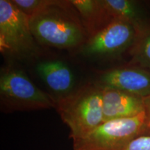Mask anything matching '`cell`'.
I'll return each instance as SVG.
<instances>
[{"label":"cell","mask_w":150,"mask_h":150,"mask_svg":"<svg viewBox=\"0 0 150 150\" xmlns=\"http://www.w3.org/2000/svg\"><path fill=\"white\" fill-rule=\"evenodd\" d=\"M71 5L69 1H54L29 17L31 33L38 42L67 50L83 45L88 33Z\"/></svg>","instance_id":"6da1fadb"},{"label":"cell","mask_w":150,"mask_h":150,"mask_svg":"<svg viewBox=\"0 0 150 150\" xmlns=\"http://www.w3.org/2000/svg\"><path fill=\"white\" fill-rule=\"evenodd\" d=\"M56 108L70 129V138H83L104 122L102 90L87 84L56 100Z\"/></svg>","instance_id":"7a4b0ae2"},{"label":"cell","mask_w":150,"mask_h":150,"mask_svg":"<svg viewBox=\"0 0 150 150\" xmlns=\"http://www.w3.org/2000/svg\"><path fill=\"white\" fill-rule=\"evenodd\" d=\"M1 104L11 110H32L56 108V101L31 81L20 69L8 66L0 74Z\"/></svg>","instance_id":"3957f363"},{"label":"cell","mask_w":150,"mask_h":150,"mask_svg":"<svg viewBox=\"0 0 150 150\" xmlns=\"http://www.w3.org/2000/svg\"><path fill=\"white\" fill-rule=\"evenodd\" d=\"M146 135L145 111L133 117L104 122L83 138L73 140V150H124Z\"/></svg>","instance_id":"277c9868"},{"label":"cell","mask_w":150,"mask_h":150,"mask_svg":"<svg viewBox=\"0 0 150 150\" xmlns=\"http://www.w3.org/2000/svg\"><path fill=\"white\" fill-rule=\"evenodd\" d=\"M29 17L12 1L0 0V51L12 56H31L36 52Z\"/></svg>","instance_id":"5b68a950"},{"label":"cell","mask_w":150,"mask_h":150,"mask_svg":"<svg viewBox=\"0 0 150 150\" xmlns=\"http://www.w3.org/2000/svg\"><path fill=\"white\" fill-rule=\"evenodd\" d=\"M137 35L138 31L132 24L122 19H114L87 39L82 46V52L93 56L118 55L130 50Z\"/></svg>","instance_id":"8992f818"},{"label":"cell","mask_w":150,"mask_h":150,"mask_svg":"<svg viewBox=\"0 0 150 150\" xmlns=\"http://www.w3.org/2000/svg\"><path fill=\"white\" fill-rule=\"evenodd\" d=\"M96 85L145 98L150 95V70L134 65L112 68L99 75Z\"/></svg>","instance_id":"52a82bcc"},{"label":"cell","mask_w":150,"mask_h":150,"mask_svg":"<svg viewBox=\"0 0 150 150\" xmlns=\"http://www.w3.org/2000/svg\"><path fill=\"white\" fill-rule=\"evenodd\" d=\"M101 88L104 122L133 117L145 111L142 97L109 88Z\"/></svg>","instance_id":"ba28073f"},{"label":"cell","mask_w":150,"mask_h":150,"mask_svg":"<svg viewBox=\"0 0 150 150\" xmlns=\"http://www.w3.org/2000/svg\"><path fill=\"white\" fill-rule=\"evenodd\" d=\"M36 72L49 89L57 96V99L73 92L74 79L70 68L63 61L54 60L40 62Z\"/></svg>","instance_id":"9c48e42d"},{"label":"cell","mask_w":150,"mask_h":150,"mask_svg":"<svg viewBox=\"0 0 150 150\" xmlns=\"http://www.w3.org/2000/svg\"><path fill=\"white\" fill-rule=\"evenodd\" d=\"M76 11L89 38L111 22L102 3V0L69 1Z\"/></svg>","instance_id":"30bf717a"},{"label":"cell","mask_w":150,"mask_h":150,"mask_svg":"<svg viewBox=\"0 0 150 150\" xmlns=\"http://www.w3.org/2000/svg\"><path fill=\"white\" fill-rule=\"evenodd\" d=\"M102 3L111 20L122 19L128 21L136 28L138 32L147 25L143 14L135 1L131 0H102Z\"/></svg>","instance_id":"8fae6325"},{"label":"cell","mask_w":150,"mask_h":150,"mask_svg":"<svg viewBox=\"0 0 150 150\" xmlns=\"http://www.w3.org/2000/svg\"><path fill=\"white\" fill-rule=\"evenodd\" d=\"M133 65L150 70V26L138 32L134 45L129 50Z\"/></svg>","instance_id":"7c38bea8"},{"label":"cell","mask_w":150,"mask_h":150,"mask_svg":"<svg viewBox=\"0 0 150 150\" xmlns=\"http://www.w3.org/2000/svg\"><path fill=\"white\" fill-rule=\"evenodd\" d=\"M20 11L29 17L52 4L54 0H11Z\"/></svg>","instance_id":"4fadbf2b"},{"label":"cell","mask_w":150,"mask_h":150,"mask_svg":"<svg viewBox=\"0 0 150 150\" xmlns=\"http://www.w3.org/2000/svg\"><path fill=\"white\" fill-rule=\"evenodd\" d=\"M124 150H150V136H140L130 142Z\"/></svg>","instance_id":"5bb4252c"},{"label":"cell","mask_w":150,"mask_h":150,"mask_svg":"<svg viewBox=\"0 0 150 150\" xmlns=\"http://www.w3.org/2000/svg\"><path fill=\"white\" fill-rule=\"evenodd\" d=\"M144 104H145L146 126L145 136H150V95L144 98Z\"/></svg>","instance_id":"9a60e30c"}]
</instances>
